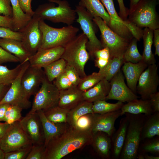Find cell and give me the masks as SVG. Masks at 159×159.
<instances>
[{
    "label": "cell",
    "instance_id": "cell-18",
    "mask_svg": "<svg viewBox=\"0 0 159 159\" xmlns=\"http://www.w3.org/2000/svg\"><path fill=\"white\" fill-rule=\"evenodd\" d=\"M121 112L120 109L103 114L93 113L91 129L93 135L98 132H102L111 136L115 130V122L121 116Z\"/></svg>",
    "mask_w": 159,
    "mask_h": 159
},
{
    "label": "cell",
    "instance_id": "cell-32",
    "mask_svg": "<svg viewBox=\"0 0 159 159\" xmlns=\"http://www.w3.org/2000/svg\"><path fill=\"white\" fill-rule=\"evenodd\" d=\"M150 115L143 127L141 134L144 139L159 135V112H154Z\"/></svg>",
    "mask_w": 159,
    "mask_h": 159
},
{
    "label": "cell",
    "instance_id": "cell-27",
    "mask_svg": "<svg viewBox=\"0 0 159 159\" xmlns=\"http://www.w3.org/2000/svg\"><path fill=\"white\" fill-rule=\"evenodd\" d=\"M79 4L85 7L93 17H100L108 26L110 17L99 0H80Z\"/></svg>",
    "mask_w": 159,
    "mask_h": 159
},
{
    "label": "cell",
    "instance_id": "cell-22",
    "mask_svg": "<svg viewBox=\"0 0 159 159\" xmlns=\"http://www.w3.org/2000/svg\"><path fill=\"white\" fill-rule=\"evenodd\" d=\"M83 93L75 86L60 91L58 106L69 110L84 100Z\"/></svg>",
    "mask_w": 159,
    "mask_h": 159
},
{
    "label": "cell",
    "instance_id": "cell-46",
    "mask_svg": "<svg viewBox=\"0 0 159 159\" xmlns=\"http://www.w3.org/2000/svg\"><path fill=\"white\" fill-rule=\"evenodd\" d=\"M0 38H11L21 41L22 34L19 31H15L8 28L1 27Z\"/></svg>",
    "mask_w": 159,
    "mask_h": 159
},
{
    "label": "cell",
    "instance_id": "cell-31",
    "mask_svg": "<svg viewBox=\"0 0 159 159\" xmlns=\"http://www.w3.org/2000/svg\"><path fill=\"white\" fill-rule=\"evenodd\" d=\"M128 122V117L122 119L119 127L113 138V153L115 157L120 155L124 146Z\"/></svg>",
    "mask_w": 159,
    "mask_h": 159
},
{
    "label": "cell",
    "instance_id": "cell-37",
    "mask_svg": "<svg viewBox=\"0 0 159 159\" xmlns=\"http://www.w3.org/2000/svg\"><path fill=\"white\" fill-rule=\"evenodd\" d=\"M69 110L57 106L44 112L46 118L52 122L67 123V116Z\"/></svg>",
    "mask_w": 159,
    "mask_h": 159
},
{
    "label": "cell",
    "instance_id": "cell-40",
    "mask_svg": "<svg viewBox=\"0 0 159 159\" xmlns=\"http://www.w3.org/2000/svg\"><path fill=\"white\" fill-rule=\"evenodd\" d=\"M23 109L17 105L9 104L5 112L4 121L11 124L22 119L21 112Z\"/></svg>",
    "mask_w": 159,
    "mask_h": 159
},
{
    "label": "cell",
    "instance_id": "cell-7",
    "mask_svg": "<svg viewBox=\"0 0 159 159\" xmlns=\"http://www.w3.org/2000/svg\"><path fill=\"white\" fill-rule=\"evenodd\" d=\"M60 91L46 77L43 80L34 97L30 110L31 114L37 110L43 112L58 106Z\"/></svg>",
    "mask_w": 159,
    "mask_h": 159
},
{
    "label": "cell",
    "instance_id": "cell-11",
    "mask_svg": "<svg viewBox=\"0 0 159 159\" xmlns=\"http://www.w3.org/2000/svg\"><path fill=\"white\" fill-rule=\"evenodd\" d=\"M40 19L34 14L29 22L18 31L22 34L21 41L32 55L41 47L42 43V34L39 25Z\"/></svg>",
    "mask_w": 159,
    "mask_h": 159
},
{
    "label": "cell",
    "instance_id": "cell-50",
    "mask_svg": "<svg viewBox=\"0 0 159 159\" xmlns=\"http://www.w3.org/2000/svg\"><path fill=\"white\" fill-rule=\"evenodd\" d=\"M32 0H18L20 6L22 11L26 14L32 17L35 14L31 6Z\"/></svg>",
    "mask_w": 159,
    "mask_h": 159
},
{
    "label": "cell",
    "instance_id": "cell-15",
    "mask_svg": "<svg viewBox=\"0 0 159 159\" xmlns=\"http://www.w3.org/2000/svg\"><path fill=\"white\" fill-rule=\"evenodd\" d=\"M110 82V89L105 100H113L122 102H127L138 99L139 97L125 84L124 76L120 70Z\"/></svg>",
    "mask_w": 159,
    "mask_h": 159
},
{
    "label": "cell",
    "instance_id": "cell-9",
    "mask_svg": "<svg viewBox=\"0 0 159 159\" xmlns=\"http://www.w3.org/2000/svg\"><path fill=\"white\" fill-rule=\"evenodd\" d=\"M125 141L122 151V158L134 159L137 157L144 121L133 117L128 118Z\"/></svg>",
    "mask_w": 159,
    "mask_h": 159
},
{
    "label": "cell",
    "instance_id": "cell-58",
    "mask_svg": "<svg viewBox=\"0 0 159 159\" xmlns=\"http://www.w3.org/2000/svg\"><path fill=\"white\" fill-rule=\"evenodd\" d=\"M9 105L7 104L0 105V122L4 121L5 112Z\"/></svg>",
    "mask_w": 159,
    "mask_h": 159
},
{
    "label": "cell",
    "instance_id": "cell-52",
    "mask_svg": "<svg viewBox=\"0 0 159 159\" xmlns=\"http://www.w3.org/2000/svg\"><path fill=\"white\" fill-rule=\"evenodd\" d=\"M149 99L153 112H159V92L157 91L150 95Z\"/></svg>",
    "mask_w": 159,
    "mask_h": 159
},
{
    "label": "cell",
    "instance_id": "cell-38",
    "mask_svg": "<svg viewBox=\"0 0 159 159\" xmlns=\"http://www.w3.org/2000/svg\"><path fill=\"white\" fill-rule=\"evenodd\" d=\"M138 40L133 38L130 41L129 45L123 56L124 62L137 63L143 61V57L138 49Z\"/></svg>",
    "mask_w": 159,
    "mask_h": 159
},
{
    "label": "cell",
    "instance_id": "cell-57",
    "mask_svg": "<svg viewBox=\"0 0 159 159\" xmlns=\"http://www.w3.org/2000/svg\"><path fill=\"white\" fill-rule=\"evenodd\" d=\"M11 124H8L5 122H0V139L6 134L11 127Z\"/></svg>",
    "mask_w": 159,
    "mask_h": 159
},
{
    "label": "cell",
    "instance_id": "cell-24",
    "mask_svg": "<svg viewBox=\"0 0 159 159\" xmlns=\"http://www.w3.org/2000/svg\"><path fill=\"white\" fill-rule=\"evenodd\" d=\"M110 82L102 79L94 86L83 92L84 100L92 102L100 100H105L110 89Z\"/></svg>",
    "mask_w": 159,
    "mask_h": 159
},
{
    "label": "cell",
    "instance_id": "cell-55",
    "mask_svg": "<svg viewBox=\"0 0 159 159\" xmlns=\"http://www.w3.org/2000/svg\"><path fill=\"white\" fill-rule=\"evenodd\" d=\"M153 42L155 47V55L159 56V29L153 30Z\"/></svg>",
    "mask_w": 159,
    "mask_h": 159
},
{
    "label": "cell",
    "instance_id": "cell-26",
    "mask_svg": "<svg viewBox=\"0 0 159 159\" xmlns=\"http://www.w3.org/2000/svg\"><path fill=\"white\" fill-rule=\"evenodd\" d=\"M110 136L102 132H98L93 135L92 145L97 153L104 158L110 156L111 147Z\"/></svg>",
    "mask_w": 159,
    "mask_h": 159
},
{
    "label": "cell",
    "instance_id": "cell-47",
    "mask_svg": "<svg viewBox=\"0 0 159 159\" xmlns=\"http://www.w3.org/2000/svg\"><path fill=\"white\" fill-rule=\"evenodd\" d=\"M19 62V60L18 58L0 46V65L8 62Z\"/></svg>",
    "mask_w": 159,
    "mask_h": 159
},
{
    "label": "cell",
    "instance_id": "cell-28",
    "mask_svg": "<svg viewBox=\"0 0 159 159\" xmlns=\"http://www.w3.org/2000/svg\"><path fill=\"white\" fill-rule=\"evenodd\" d=\"M153 38V30L148 28H145L143 30L142 37L144 49L142 56L143 61L148 65L156 63L155 55L152 52V50Z\"/></svg>",
    "mask_w": 159,
    "mask_h": 159
},
{
    "label": "cell",
    "instance_id": "cell-63",
    "mask_svg": "<svg viewBox=\"0 0 159 159\" xmlns=\"http://www.w3.org/2000/svg\"><path fill=\"white\" fill-rule=\"evenodd\" d=\"M138 158L139 159H144V156L140 155H138Z\"/></svg>",
    "mask_w": 159,
    "mask_h": 159
},
{
    "label": "cell",
    "instance_id": "cell-19",
    "mask_svg": "<svg viewBox=\"0 0 159 159\" xmlns=\"http://www.w3.org/2000/svg\"><path fill=\"white\" fill-rule=\"evenodd\" d=\"M64 51V47H58L49 48H40L32 55L28 61L32 66L40 68L59 59Z\"/></svg>",
    "mask_w": 159,
    "mask_h": 159
},
{
    "label": "cell",
    "instance_id": "cell-21",
    "mask_svg": "<svg viewBox=\"0 0 159 159\" xmlns=\"http://www.w3.org/2000/svg\"><path fill=\"white\" fill-rule=\"evenodd\" d=\"M36 112L40 118L44 136V146L47 145L49 141L64 132L69 126L67 123H56L49 120L42 110Z\"/></svg>",
    "mask_w": 159,
    "mask_h": 159
},
{
    "label": "cell",
    "instance_id": "cell-43",
    "mask_svg": "<svg viewBox=\"0 0 159 159\" xmlns=\"http://www.w3.org/2000/svg\"><path fill=\"white\" fill-rule=\"evenodd\" d=\"M53 84L59 91L66 90L74 86L67 77L65 71L55 79Z\"/></svg>",
    "mask_w": 159,
    "mask_h": 159
},
{
    "label": "cell",
    "instance_id": "cell-51",
    "mask_svg": "<svg viewBox=\"0 0 159 159\" xmlns=\"http://www.w3.org/2000/svg\"><path fill=\"white\" fill-rule=\"evenodd\" d=\"M92 58L110 59V54L108 49L107 47H105L96 51L93 54Z\"/></svg>",
    "mask_w": 159,
    "mask_h": 159
},
{
    "label": "cell",
    "instance_id": "cell-13",
    "mask_svg": "<svg viewBox=\"0 0 159 159\" xmlns=\"http://www.w3.org/2000/svg\"><path fill=\"white\" fill-rule=\"evenodd\" d=\"M106 9L110 17L108 26L120 37L130 41L133 38L131 31L135 25L127 19L123 20L118 14L113 0H99Z\"/></svg>",
    "mask_w": 159,
    "mask_h": 159
},
{
    "label": "cell",
    "instance_id": "cell-44",
    "mask_svg": "<svg viewBox=\"0 0 159 159\" xmlns=\"http://www.w3.org/2000/svg\"><path fill=\"white\" fill-rule=\"evenodd\" d=\"M93 114L88 113L80 117L77 121L75 127L81 129L91 131Z\"/></svg>",
    "mask_w": 159,
    "mask_h": 159
},
{
    "label": "cell",
    "instance_id": "cell-10",
    "mask_svg": "<svg viewBox=\"0 0 159 159\" xmlns=\"http://www.w3.org/2000/svg\"><path fill=\"white\" fill-rule=\"evenodd\" d=\"M29 65V61L23 63L19 74L11 84L3 98L0 101V105L7 104L16 105L23 109H27L30 107L31 102L24 92L21 84L23 74Z\"/></svg>",
    "mask_w": 159,
    "mask_h": 159
},
{
    "label": "cell",
    "instance_id": "cell-53",
    "mask_svg": "<svg viewBox=\"0 0 159 159\" xmlns=\"http://www.w3.org/2000/svg\"><path fill=\"white\" fill-rule=\"evenodd\" d=\"M119 7V15L124 21L127 20L129 13V9L126 7L123 0H117Z\"/></svg>",
    "mask_w": 159,
    "mask_h": 159
},
{
    "label": "cell",
    "instance_id": "cell-8",
    "mask_svg": "<svg viewBox=\"0 0 159 159\" xmlns=\"http://www.w3.org/2000/svg\"><path fill=\"white\" fill-rule=\"evenodd\" d=\"M75 10L78 15L76 21L88 39L87 49L90 57L92 58L95 51L103 48L100 41L96 35L95 23L93 21V17L85 7L79 4L76 6Z\"/></svg>",
    "mask_w": 159,
    "mask_h": 159
},
{
    "label": "cell",
    "instance_id": "cell-36",
    "mask_svg": "<svg viewBox=\"0 0 159 159\" xmlns=\"http://www.w3.org/2000/svg\"><path fill=\"white\" fill-rule=\"evenodd\" d=\"M124 62L123 57H116L110 59L106 66L99 71L103 74L104 78L110 82L120 70V68Z\"/></svg>",
    "mask_w": 159,
    "mask_h": 159
},
{
    "label": "cell",
    "instance_id": "cell-54",
    "mask_svg": "<svg viewBox=\"0 0 159 159\" xmlns=\"http://www.w3.org/2000/svg\"><path fill=\"white\" fill-rule=\"evenodd\" d=\"M1 27L8 28L13 30L12 18L0 15V27Z\"/></svg>",
    "mask_w": 159,
    "mask_h": 159
},
{
    "label": "cell",
    "instance_id": "cell-48",
    "mask_svg": "<svg viewBox=\"0 0 159 159\" xmlns=\"http://www.w3.org/2000/svg\"><path fill=\"white\" fill-rule=\"evenodd\" d=\"M0 15L12 18L13 10L10 0H0Z\"/></svg>",
    "mask_w": 159,
    "mask_h": 159
},
{
    "label": "cell",
    "instance_id": "cell-59",
    "mask_svg": "<svg viewBox=\"0 0 159 159\" xmlns=\"http://www.w3.org/2000/svg\"><path fill=\"white\" fill-rule=\"evenodd\" d=\"M10 85H0V101L3 98L6 94Z\"/></svg>",
    "mask_w": 159,
    "mask_h": 159
},
{
    "label": "cell",
    "instance_id": "cell-12",
    "mask_svg": "<svg viewBox=\"0 0 159 159\" xmlns=\"http://www.w3.org/2000/svg\"><path fill=\"white\" fill-rule=\"evenodd\" d=\"M32 144L23 130L19 121L11 124L5 135L0 139V148L6 153Z\"/></svg>",
    "mask_w": 159,
    "mask_h": 159
},
{
    "label": "cell",
    "instance_id": "cell-29",
    "mask_svg": "<svg viewBox=\"0 0 159 159\" xmlns=\"http://www.w3.org/2000/svg\"><path fill=\"white\" fill-rule=\"evenodd\" d=\"M93 103L84 100L70 110L67 116V123L70 126L75 127L77 121L80 117L88 113H93Z\"/></svg>",
    "mask_w": 159,
    "mask_h": 159
},
{
    "label": "cell",
    "instance_id": "cell-62",
    "mask_svg": "<svg viewBox=\"0 0 159 159\" xmlns=\"http://www.w3.org/2000/svg\"><path fill=\"white\" fill-rule=\"evenodd\" d=\"M5 153L0 148V159H4Z\"/></svg>",
    "mask_w": 159,
    "mask_h": 159
},
{
    "label": "cell",
    "instance_id": "cell-34",
    "mask_svg": "<svg viewBox=\"0 0 159 159\" xmlns=\"http://www.w3.org/2000/svg\"><path fill=\"white\" fill-rule=\"evenodd\" d=\"M123 105V102L120 101L112 103L105 100H100L93 103L92 110L93 113L103 114L120 109Z\"/></svg>",
    "mask_w": 159,
    "mask_h": 159
},
{
    "label": "cell",
    "instance_id": "cell-25",
    "mask_svg": "<svg viewBox=\"0 0 159 159\" xmlns=\"http://www.w3.org/2000/svg\"><path fill=\"white\" fill-rule=\"evenodd\" d=\"M121 116L125 113L133 115L144 113L150 115L153 112L149 99H136L124 104L121 109Z\"/></svg>",
    "mask_w": 159,
    "mask_h": 159
},
{
    "label": "cell",
    "instance_id": "cell-23",
    "mask_svg": "<svg viewBox=\"0 0 159 159\" xmlns=\"http://www.w3.org/2000/svg\"><path fill=\"white\" fill-rule=\"evenodd\" d=\"M0 46L18 58L20 63L28 61L32 56L21 41L11 38H0Z\"/></svg>",
    "mask_w": 159,
    "mask_h": 159
},
{
    "label": "cell",
    "instance_id": "cell-17",
    "mask_svg": "<svg viewBox=\"0 0 159 159\" xmlns=\"http://www.w3.org/2000/svg\"><path fill=\"white\" fill-rule=\"evenodd\" d=\"M46 77L42 68L30 65L26 69L22 77L21 84L23 91L28 99L37 93Z\"/></svg>",
    "mask_w": 159,
    "mask_h": 159
},
{
    "label": "cell",
    "instance_id": "cell-1",
    "mask_svg": "<svg viewBox=\"0 0 159 159\" xmlns=\"http://www.w3.org/2000/svg\"><path fill=\"white\" fill-rule=\"evenodd\" d=\"M93 134L89 130L69 126L50 140L45 147L44 159H60L73 151L91 145Z\"/></svg>",
    "mask_w": 159,
    "mask_h": 159
},
{
    "label": "cell",
    "instance_id": "cell-2",
    "mask_svg": "<svg viewBox=\"0 0 159 159\" xmlns=\"http://www.w3.org/2000/svg\"><path fill=\"white\" fill-rule=\"evenodd\" d=\"M88 41L83 32L77 35L64 47L61 58L65 61L67 64L74 67L81 78L87 76L85 67L90 57L86 48Z\"/></svg>",
    "mask_w": 159,
    "mask_h": 159
},
{
    "label": "cell",
    "instance_id": "cell-3",
    "mask_svg": "<svg viewBox=\"0 0 159 159\" xmlns=\"http://www.w3.org/2000/svg\"><path fill=\"white\" fill-rule=\"evenodd\" d=\"M51 2L39 5L35 14L41 19L53 23H62L72 25L76 19V13L65 0H48Z\"/></svg>",
    "mask_w": 159,
    "mask_h": 159
},
{
    "label": "cell",
    "instance_id": "cell-41",
    "mask_svg": "<svg viewBox=\"0 0 159 159\" xmlns=\"http://www.w3.org/2000/svg\"><path fill=\"white\" fill-rule=\"evenodd\" d=\"M32 145H27L14 151L6 153L4 159H26Z\"/></svg>",
    "mask_w": 159,
    "mask_h": 159
},
{
    "label": "cell",
    "instance_id": "cell-61",
    "mask_svg": "<svg viewBox=\"0 0 159 159\" xmlns=\"http://www.w3.org/2000/svg\"><path fill=\"white\" fill-rule=\"evenodd\" d=\"M144 159H159V157L158 156H154L152 155H146L144 156Z\"/></svg>",
    "mask_w": 159,
    "mask_h": 159
},
{
    "label": "cell",
    "instance_id": "cell-6",
    "mask_svg": "<svg viewBox=\"0 0 159 159\" xmlns=\"http://www.w3.org/2000/svg\"><path fill=\"white\" fill-rule=\"evenodd\" d=\"M93 19L100 31L102 46L108 49L110 59L123 57L130 41L113 32L100 17L96 16Z\"/></svg>",
    "mask_w": 159,
    "mask_h": 159
},
{
    "label": "cell",
    "instance_id": "cell-49",
    "mask_svg": "<svg viewBox=\"0 0 159 159\" xmlns=\"http://www.w3.org/2000/svg\"><path fill=\"white\" fill-rule=\"evenodd\" d=\"M143 149L146 152L155 154L159 153V140H155L148 143L143 146Z\"/></svg>",
    "mask_w": 159,
    "mask_h": 159
},
{
    "label": "cell",
    "instance_id": "cell-4",
    "mask_svg": "<svg viewBox=\"0 0 159 159\" xmlns=\"http://www.w3.org/2000/svg\"><path fill=\"white\" fill-rule=\"evenodd\" d=\"M158 1L159 0H140L129 11L127 20L141 29H159V18L156 10Z\"/></svg>",
    "mask_w": 159,
    "mask_h": 159
},
{
    "label": "cell",
    "instance_id": "cell-30",
    "mask_svg": "<svg viewBox=\"0 0 159 159\" xmlns=\"http://www.w3.org/2000/svg\"><path fill=\"white\" fill-rule=\"evenodd\" d=\"M13 10V31H18L24 26L32 17L24 13L21 9L18 0H10Z\"/></svg>",
    "mask_w": 159,
    "mask_h": 159
},
{
    "label": "cell",
    "instance_id": "cell-35",
    "mask_svg": "<svg viewBox=\"0 0 159 159\" xmlns=\"http://www.w3.org/2000/svg\"><path fill=\"white\" fill-rule=\"evenodd\" d=\"M23 64L20 63L12 69L0 65V85H10L19 74Z\"/></svg>",
    "mask_w": 159,
    "mask_h": 159
},
{
    "label": "cell",
    "instance_id": "cell-16",
    "mask_svg": "<svg viewBox=\"0 0 159 159\" xmlns=\"http://www.w3.org/2000/svg\"><path fill=\"white\" fill-rule=\"evenodd\" d=\"M19 122L22 128L32 145L44 144L42 124L37 112L27 113Z\"/></svg>",
    "mask_w": 159,
    "mask_h": 159
},
{
    "label": "cell",
    "instance_id": "cell-39",
    "mask_svg": "<svg viewBox=\"0 0 159 159\" xmlns=\"http://www.w3.org/2000/svg\"><path fill=\"white\" fill-rule=\"evenodd\" d=\"M104 78V75L101 71L94 72L91 74L81 78L77 87L80 90L84 92L94 86Z\"/></svg>",
    "mask_w": 159,
    "mask_h": 159
},
{
    "label": "cell",
    "instance_id": "cell-5",
    "mask_svg": "<svg viewBox=\"0 0 159 159\" xmlns=\"http://www.w3.org/2000/svg\"><path fill=\"white\" fill-rule=\"evenodd\" d=\"M39 25L42 34L40 48L44 49L64 47L77 35L79 30L78 28L72 25L55 28L47 24L42 19L39 20Z\"/></svg>",
    "mask_w": 159,
    "mask_h": 159
},
{
    "label": "cell",
    "instance_id": "cell-20",
    "mask_svg": "<svg viewBox=\"0 0 159 159\" xmlns=\"http://www.w3.org/2000/svg\"><path fill=\"white\" fill-rule=\"evenodd\" d=\"M122 65V69L127 85L136 94L138 80L148 65L143 61L135 63L125 62Z\"/></svg>",
    "mask_w": 159,
    "mask_h": 159
},
{
    "label": "cell",
    "instance_id": "cell-56",
    "mask_svg": "<svg viewBox=\"0 0 159 159\" xmlns=\"http://www.w3.org/2000/svg\"><path fill=\"white\" fill-rule=\"evenodd\" d=\"M110 59L95 58L94 59L95 66L98 68L99 69V70H102L104 69L107 65Z\"/></svg>",
    "mask_w": 159,
    "mask_h": 159
},
{
    "label": "cell",
    "instance_id": "cell-60",
    "mask_svg": "<svg viewBox=\"0 0 159 159\" xmlns=\"http://www.w3.org/2000/svg\"><path fill=\"white\" fill-rule=\"evenodd\" d=\"M140 0H130L129 11L131 10Z\"/></svg>",
    "mask_w": 159,
    "mask_h": 159
},
{
    "label": "cell",
    "instance_id": "cell-14",
    "mask_svg": "<svg viewBox=\"0 0 159 159\" xmlns=\"http://www.w3.org/2000/svg\"><path fill=\"white\" fill-rule=\"evenodd\" d=\"M159 84L158 66L156 64L148 65L138 80L136 92L141 99H149L150 95L157 92Z\"/></svg>",
    "mask_w": 159,
    "mask_h": 159
},
{
    "label": "cell",
    "instance_id": "cell-45",
    "mask_svg": "<svg viewBox=\"0 0 159 159\" xmlns=\"http://www.w3.org/2000/svg\"><path fill=\"white\" fill-rule=\"evenodd\" d=\"M64 71L66 76L71 83L74 86H77L81 78L76 69L72 66L67 64Z\"/></svg>",
    "mask_w": 159,
    "mask_h": 159
},
{
    "label": "cell",
    "instance_id": "cell-33",
    "mask_svg": "<svg viewBox=\"0 0 159 159\" xmlns=\"http://www.w3.org/2000/svg\"><path fill=\"white\" fill-rule=\"evenodd\" d=\"M67 65L65 61L60 58L44 67V71L48 81L52 82L64 72Z\"/></svg>",
    "mask_w": 159,
    "mask_h": 159
},
{
    "label": "cell",
    "instance_id": "cell-42",
    "mask_svg": "<svg viewBox=\"0 0 159 159\" xmlns=\"http://www.w3.org/2000/svg\"><path fill=\"white\" fill-rule=\"evenodd\" d=\"M44 144L32 145L26 159H44Z\"/></svg>",
    "mask_w": 159,
    "mask_h": 159
}]
</instances>
